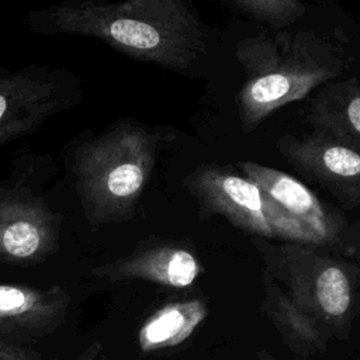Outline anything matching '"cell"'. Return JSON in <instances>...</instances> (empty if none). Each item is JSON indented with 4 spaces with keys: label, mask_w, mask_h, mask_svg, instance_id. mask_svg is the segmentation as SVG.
<instances>
[{
    "label": "cell",
    "mask_w": 360,
    "mask_h": 360,
    "mask_svg": "<svg viewBox=\"0 0 360 360\" xmlns=\"http://www.w3.org/2000/svg\"><path fill=\"white\" fill-rule=\"evenodd\" d=\"M30 24L37 32L93 37L177 72L193 69L208 45L204 24L180 0L63 1L31 14Z\"/></svg>",
    "instance_id": "6da1fadb"
},
{
    "label": "cell",
    "mask_w": 360,
    "mask_h": 360,
    "mask_svg": "<svg viewBox=\"0 0 360 360\" xmlns=\"http://www.w3.org/2000/svg\"><path fill=\"white\" fill-rule=\"evenodd\" d=\"M235 51L246 79L238 93L245 132L256 129L280 107L333 82L343 69L333 46L309 31L248 37L236 42Z\"/></svg>",
    "instance_id": "7a4b0ae2"
},
{
    "label": "cell",
    "mask_w": 360,
    "mask_h": 360,
    "mask_svg": "<svg viewBox=\"0 0 360 360\" xmlns=\"http://www.w3.org/2000/svg\"><path fill=\"white\" fill-rule=\"evenodd\" d=\"M156 150L158 136L129 121L108 128L75 149V184L91 225L134 217L152 174Z\"/></svg>",
    "instance_id": "3957f363"
},
{
    "label": "cell",
    "mask_w": 360,
    "mask_h": 360,
    "mask_svg": "<svg viewBox=\"0 0 360 360\" xmlns=\"http://www.w3.org/2000/svg\"><path fill=\"white\" fill-rule=\"evenodd\" d=\"M264 270L325 333L343 338L356 314L360 266L328 248L252 238Z\"/></svg>",
    "instance_id": "277c9868"
},
{
    "label": "cell",
    "mask_w": 360,
    "mask_h": 360,
    "mask_svg": "<svg viewBox=\"0 0 360 360\" xmlns=\"http://www.w3.org/2000/svg\"><path fill=\"white\" fill-rule=\"evenodd\" d=\"M183 183L204 212L224 217L253 238L322 246L311 231L287 215L233 167L201 165L188 173Z\"/></svg>",
    "instance_id": "5b68a950"
},
{
    "label": "cell",
    "mask_w": 360,
    "mask_h": 360,
    "mask_svg": "<svg viewBox=\"0 0 360 360\" xmlns=\"http://www.w3.org/2000/svg\"><path fill=\"white\" fill-rule=\"evenodd\" d=\"M238 170L267 194L287 215L311 231L322 246L346 256L360 253V231L322 202L295 177L252 160L238 163Z\"/></svg>",
    "instance_id": "8992f818"
},
{
    "label": "cell",
    "mask_w": 360,
    "mask_h": 360,
    "mask_svg": "<svg viewBox=\"0 0 360 360\" xmlns=\"http://www.w3.org/2000/svg\"><path fill=\"white\" fill-rule=\"evenodd\" d=\"M277 150L304 177L323 187L345 208L360 205V149L319 134L283 135Z\"/></svg>",
    "instance_id": "52a82bcc"
},
{
    "label": "cell",
    "mask_w": 360,
    "mask_h": 360,
    "mask_svg": "<svg viewBox=\"0 0 360 360\" xmlns=\"http://www.w3.org/2000/svg\"><path fill=\"white\" fill-rule=\"evenodd\" d=\"M66 89L51 73L20 70L0 76V146L27 135L68 105Z\"/></svg>",
    "instance_id": "ba28073f"
},
{
    "label": "cell",
    "mask_w": 360,
    "mask_h": 360,
    "mask_svg": "<svg viewBox=\"0 0 360 360\" xmlns=\"http://www.w3.org/2000/svg\"><path fill=\"white\" fill-rule=\"evenodd\" d=\"M59 222L41 201L0 194V260L32 263L58 248Z\"/></svg>",
    "instance_id": "9c48e42d"
},
{
    "label": "cell",
    "mask_w": 360,
    "mask_h": 360,
    "mask_svg": "<svg viewBox=\"0 0 360 360\" xmlns=\"http://www.w3.org/2000/svg\"><path fill=\"white\" fill-rule=\"evenodd\" d=\"M201 271L197 256L173 240H146L129 255L93 269V274L110 280H145L166 287L191 285Z\"/></svg>",
    "instance_id": "30bf717a"
},
{
    "label": "cell",
    "mask_w": 360,
    "mask_h": 360,
    "mask_svg": "<svg viewBox=\"0 0 360 360\" xmlns=\"http://www.w3.org/2000/svg\"><path fill=\"white\" fill-rule=\"evenodd\" d=\"M70 297L59 285L32 288L0 284V330L20 333H46L66 315Z\"/></svg>",
    "instance_id": "8fae6325"
},
{
    "label": "cell",
    "mask_w": 360,
    "mask_h": 360,
    "mask_svg": "<svg viewBox=\"0 0 360 360\" xmlns=\"http://www.w3.org/2000/svg\"><path fill=\"white\" fill-rule=\"evenodd\" d=\"M312 132L360 149V83L354 79L323 84L308 105Z\"/></svg>",
    "instance_id": "7c38bea8"
},
{
    "label": "cell",
    "mask_w": 360,
    "mask_h": 360,
    "mask_svg": "<svg viewBox=\"0 0 360 360\" xmlns=\"http://www.w3.org/2000/svg\"><path fill=\"white\" fill-rule=\"evenodd\" d=\"M260 309L273 322L283 342L300 356L323 353L329 336L301 311L277 281L263 269V301Z\"/></svg>",
    "instance_id": "4fadbf2b"
},
{
    "label": "cell",
    "mask_w": 360,
    "mask_h": 360,
    "mask_svg": "<svg viewBox=\"0 0 360 360\" xmlns=\"http://www.w3.org/2000/svg\"><path fill=\"white\" fill-rule=\"evenodd\" d=\"M200 300L176 301L160 307L139 328L138 345L145 353L170 349L186 342L207 318Z\"/></svg>",
    "instance_id": "5bb4252c"
},
{
    "label": "cell",
    "mask_w": 360,
    "mask_h": 360,
    "mask_svg": "<svg viewBox=\"0 0 360 360\" xmlns=\"http://www.w3.org/2000/svg\"><path fill=\"white\" fill-rule=\"evenodd\" d=\"M240 13L273 28L291 25L305 13V4L297 0H233Z\"/></svg>",
    "instance_id": "9a60e30c"
},
{
    "label": "cell",
    "mask_w": 360,
    "mask_h": 360,
    "mask_svg": "<svg viewBox=\"0 0 360 360\" xmlns=\"http://www.w3.org/2000/svg\"><path fill=\"white\" fill-rule=\"evenodd\" d=\"M0 360H44L38 353L0 339Z\"/></svg>",
    "instance_id": "2e32d148"
},
{
    "label": "cell",
    "mask_w": 360,
    "mask_h": 360,
    "mask_svg": "<svg viewBox=\"0 0 360 360\" xmlns=\"http://www.w3.org/2000/svg\"><path fill=\"white\" fill-rule=\"evenodd\" d=\"M269 360H273V359H271V357H270V356H269Z\"/></svg>",
    "instance_id": "e0dca14e"
}]
</instances>
